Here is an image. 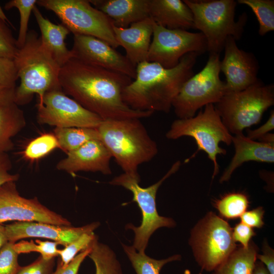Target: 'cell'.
<instances>
[{"label": "cell", "instance_id": "6da1fadb", "mask_svg": "<svg viewBox=\"0 0 274 274\" xmlns=\"http://www.w3.org/2000/svg\"><path fill=\"white\" fill-rule=\"evenodd\" d=\"M131 79L122 74L71 58L60 67L59 83L62 91L102 120L143 118L150 111L131 109L122 98Z\"/></svg>", "mask_w": 274, "mask_h": 274}, {"label": "cell", "instance_id": "52a82bcc", "mask_svg": "<svg viewBox=\"0 0 274 274\" xmlns=\"http://www.w3.org/2000/svg\"><path fill=\"white\" fill-rule=\"evenodd\" d=\"M273 105V84L259 80L244 90L225 94L214 106L228 131L235 135L258 124Z\"/></svg>", "mask_w": 274, "mask_h": 274}, {"label": "cell", "instance_id": "60d3db41", "mask_svg": "<svg viewBox=\"0 0 274 274\" xmlns=\"http://www.w3.org/2000/svg\"><path fill=\"white\" fill-rule=\"evenodd\" d=\"M256 233L253 228L246 224L240 222L232 229V237L235 241L239 242L244 248L249 246L251 238Z\"/></svg>", "mask_w": 274, "mask_h": 274}, {"label": "cell", "instance_id": "2e32d148", "mask_svg": "<svg viewBox=\"0 0 274 274\" xmlns=\"http://www.w3.org/2000/svg\"><path fill=\"white\" fill-rule=\"evenodd\" d=\"M224 49L220 71L226 77V94L244 90L260 80L258 62L252 53L240 49L232 37L226 40Z\"/></svg>", "mask_w": 274, "mask_h": 274}, {"label": "cell", "instance_id": "9a60e30c", "mask_svg": "<svg viewBox=\"0 0 274 274\" xmlns=\"http://www.w3.org/2000/svg\"><path fill=\"white\" fill-rule=\"evenodd\" d=\"M71 49L73 58L85 63L136 77V67L106 42L97 38L75 35Z\"/></svg>", "mask_w": 274, "mask_h": 274}, {"label": "cell", "instance_id": "9c48e42d", "mask_svg": "<svg viewBox=\"0 0 274 274\" xmlns=\"http://www.w3.org/2000/svg\"><path fill=\"white\" fill-rule=\"evenodd\" d=\"M189 244L202 270L213 271L233 252L236 245L228 222L210 212L191 231Z\"/></svg>", "mask_w": 274, "mask_h": 274}, {"label": "cell", "instance_id": "ee69618b", "mask_svg": "<svg viewBox=\"0 0 274 274\" xmlns=\"http://www.w3.org/2000/svg\"><path fill=\"white\" fill-rule=\"evenodd\" d=\"M257 259L265 265L270 274H274V252L266 242L263 243L262 254H257Z\"/></svg>", "mask_w": 274, "mask_h": 274}, {"label": "cell", "instance_id": "8fae6325", "mask_svg": "<svg viewBox=\"0 0 274 274\" xmlns=\"http://www.w3.org/2000/svg\"><path fill=\"white\" fill-rule=\"evenodd\" d=\"M220 54H210L204 67L188 79L174 98L172 107L179 119L195 116L209 104H216L226 94L225 83L220 78Z\"/></svg>", "mask_w": 274, "mask_h": 274}, {"label": "cell", "instance_id": "bcb514c9", "mask_svg": "<svg viewBox=\"0 0 274 274\" xmlns=\"http://www.w3.org/2000/svg\"><path fill=\"white\" fill-rule=\"evenodd\" d=\"M252 274H270L265 265L261 262H256Z\"/></svg>", "mask_w": 274, "mask_h": 274}, {"label": "cell", "instance_id": "ac0fdd59", "mask_svg": "<svg viewBox=\"0 0 274 274\" xmlns=\"http://www.w3.org/2000/svg\"><path fill=\"white\" fill-rule=\"evenodd\" d=\"M111 153L100 140H90L67 153L56 164V168L73 175L79 171L99 172L111 175Z\"/></svg>", "mask_w": 274, "mask_h": 274}, {"label": "cell", "instance_id": "4316f807", "mask_svg": "<svg viewBox=\"0 0 274 274\" xmlns=\"http://www.w3.org/2000/svg\"><path fill=\"white\" fill-rule=\"evenodd\" d=\"M95 265V274H123L121 264L114 251L97 238L88 256Z\"/></svg>", "mask_w": 274, "mask_h": 274}, {"label": "cell", "instance_id": "277c9868", "mask_svg": "<svg viewBox=\"0 0 274 274\" xmlns=\"http://www.w3.org/2000/svg\"><path fill=\"white\" fill-rule=\"evenodd\" d=\"M20 82L16 88L14 102L18 106L29 103L35 94L41 102L48 91L61 88L60 66L42 43L34 30H28L24 45L13 59Z\"/></svg>", "mask_w": 274, "mask_h": 274}, {"label": "cell", "instance_id": "7dc6e473", "mask_svg": "<svg viewBox=\"0 0 274 274\" xmlns=\"http://www.w3.org/2000/svg\"><path fill=\"white\" fill-rule=\"evenodd\" d=\"M257 140L262 143L274 144V134L268 132L260 137Z\"/></svg>", "mask_w": 274, "mask_h": 274}, {"label": "cell", "instance_id": "3957f363", "mask_svg": "<svg viewBox=\"0 0 274 274\" xmlns=\"http://www.w3.org/2000/svg\"><path fill=\"white\" fill-rule=\"evenodd\" d=\"M100 140L124 173L140 180L139 166L158 153L156 143L138 118L103 120Z\"/></svg>", "mask_w": 274, "mask_h": 274}, {"label": "cell", "instance_id": "74e56055", "mask_svg": "<svg viewBox=\"0 0 274 274\" xmlns=\"http://www.w3.org/2000/svg\"><path fill=\"white\" fill-rule=\"evenodd\" d=\"M55 258L47 260L41 255L31 264L20 267L17 274H53Z\"/></svg>", "mask_w": 274, "mask_h": 274}, {"label": "cell", "instance_id": "ab89813d", "mask_svg": "<svg viewBox=\"0 0 274 274\" xmlns=\"http://www.w3.org/2000/svg\"><path fill=\"white\" fill-rule=\"evenodd\" d=\"M12 162L7 153L0 152V187L19 179L18 174H11Z\"/></svg>", "mask_w": 274, "mask_h": 274}, {"label": "cell", "instance_id": "7bdbcfd3", "mask_svg": "<svg viewBox=\"0 0 274 274\" xmlns=\"http://www.w3.org/2000/svg\"><path fill=\"white\" fill-rule=\"evenodd\" d=\"M274 129V111H271L269 117L266 122L256 129H248L247 135L249 139L255 140H258L261 136L269 132Z\"/></svg>", "mask_w": 274, "mask_h": 274}, {"label": "cell", "instance_id": "7402d4cb", "mask_svg": "<svg viewBox=\"0 0 274 274\" xmlns=\"http://www.w3.org/2000/svg\"><path fill=\"white\" fill-rule=\"evenodd\" d=\"M150 17L157 24L170 29L194 28L193 16L181 0H150Z\"/></svg>", "mask_w": 274, "mask_h": 274}, {"label": "cell", "instance_id": "d590c367", "mask_svg": "<svg viewBox=\"0 0 274 274\" xmlns=\"http://www.w3.org/2000/svg\"><path fill=\"white\" fill-rule=\"evenodd\" d=\"M18 48L17 41L6 22L0 19V56L14 59Z\"/></svg>", "mask_w": 274, "mask_h": 274}, {"label": "cell", "instance_id": "8d00e7d4", "mask_svg": "<svg viewBox=\"0 0 274 274\" xmlns=\"http://www.w3.org/2000/svg\"><path fill=\"white\" fill-rule=\"evenodd\" d=\"M18 79L14 59L0 56V84L8 88H16Z\"/></svg>", "mask_w": 274, "mask_h": 274}, {"label": "cell", "instance_id": "5bb4252c", "mask_svg": "<svg viewBox=\"0 0 274 274\" xmlns=\"http://www.w3.org/2000/svg\"><path fill=\"white\" fill-rule=\"evenodd\" d=\"M9 221L71 225L67 219L48 209L37 198L28 199L21 196L15 182L0 187V224Z\"/></svg>", "mask_w": 274, "mask_h": 274}, {"label": "cell", "instance_id": "1f68e13d", "mask_svg": "<svg viewBox=\"0 0 274 274\" xmlns=\"http://www.w3.org/2000/svg\"><path fill=\"white\" fill-rule=\"evenodd\" d=\"M37 0H11L6 3L5 9L7 10L13 8L18 9L20 14V26L18 38L16 39L18 48L24 44L28 33V24L29 17Z\"/></svg>", "mask_w": 274, "mask_h": 274}, {"label": "cell", "instance_id": "d4e9b609", "mask_svg": "<svg viewBox=\"0 0 274 274\" xmlns=\"http://www.w3.org/2000/svg\"><path fill=\"white\" fill-rule=\"evenodd\" d=\"M257 250L253 242H250L247 248H236L212 271V274H252L257 260Z\"/></svg>", "mask_w": 274, "mask_h": 274}, {"label": "cell", "instance_id": "484cf974", "mask_svg": "<svg viewBox=\"0 0 274 274\" xmlns=\"http://www.w3.org/2000/svg\"><path fill=\"white\" fill-rule=\"evenodd\" d=\"M54 132L60 149L66 154L78 149L90 140H100L97 128L55 127Z\"/></svg>", "mask_w": 274, "mask_h": 274}, {"label": "cell", "instance_id": "603a6c76", "mask_svg": "<svg viewBox=\"0 0 274 274\" xmlns=\"http://www.w3.org/2000/svg\"><path fill=\"white\" fill-rule=\"evenodd\" d=\"M32 13L41 32L42 44L55 61L61 67L73 57L65 43L69 30L62 24H56L45 17L36 5Z\"/></svg>", "mask_w": 274, "mask_h": 274}, {"label": "cell", "instance_id": "e0dca14e", "mask_svg": "<svg viewBox=\"0 0 274 274\" xmlns=\"http://www.w3.org/2000/svg\"><path fill=\"white\" fill-rule=\"evenodd\" d=\"M99 225L98 222L77 227L38 222H16L5 226V228L9 242L38 237L51 239L65 247L83 233L93 232Z\"/></svg>", "mask_w": 274, "mask_h": 274}, {"label": "cell", "instance_id": "4dcf8cb0", "mask_svg": "<svg viewBox=\"0 0 274 274\" xmlns=\"http://www.w3.org/2000/svg\"><path fill=\"white\" fill-rule=\"evenodd\" d=\"M58 148L60 146L54 134L44 133L32 140L25 147L23 155L26 160L35 161Z\"/></svg>", "mask_w": 274, "mask_h": 274}, {"label": "cell", "instance_id": "681fc988", "mask_svg": "<svg viewBox=\"0 0 274 274\" xmlns=\"http://www.w3.org/2000/svg\"><path fill=\"white\" fill-rule=\"evenodd\" d=\"M0 19L2 20L3 21L6 22H9V23H10L9 20H8L7 17L6 16L5 13H4L1 6H0Z\"/></svg>", "mask_w": 274, "mask_h": 274}, {"label": "cell", "instance_id": "44dd1931", "mask_svg": "<svg viewBox=\"0 0 274 274\" xmlns=\"http://www.w3.org/2000/svg\"><path fill=\"white\" fill-rule=\"evenodd\" d=\"M90 4L107 15L113 25L128 27L150 17V0H90Z\"/></svg>", "mask_w": 274, "mask_h": 274}, {"label": "cell", "instance_id": "d6a6232c", "mask_svg": "<svg viewBox=\"0 0 274 274\" xmlns=\"http://www.w3.org/2000/svg\"><path fill=\"white\" fill-rule=\"evenodd\" d=\"M58 244L54 241H21L14 244V249L18 254L38 252L44 259L49 260L58 256Z\"/></svg>", "mask_w": 274, "mask_h": 274}, {"label": "cell", "instance_id": "ffe728a7", "mask_svg": "<svg viewBox=\"0 0 274 274\" xmlns=\"http://www.w3.org/2000/svg\"><path fill=\"white\" fill-rule=\"evenodd\" d=\"M231 141L234 154L221 176L220 183L228 181L234 171L246 162H274V144L251 140L243 133L232 135Z\"/></svg>", "mask_w": 274, "mask_h": 274}, {"label": "cell", "instance_id": "5b68a950", "mask_svg": "<svg viewBox=\"0 0 274 274\" xmlns=\"http://www.w3.org/2000/svg\"><path fill=\"white\" fill-rule=\"evenodd\" d=\"M183 2L191 10L194 28L200 31L205 37L207 51L219 54L224 49L229 37L236 41L243 33L247 20L244 13L235 20L237 2L234 0L192 1Z\"/></svg>", "mask_w": 274, "mask_h": 274}, {"label": "cell", "instance_id": "f1b7e54d", "mask_svg": "<svg viewBox=\"0 0 274 274\" xmlns=\"http://www.w3.org/2000/svg\"><path fill=\"white\" fill-rule=\"evenodd\" d=\"M237 3L251 9L259 23L260 36H264L274 30L273 0H238Z\"/></svg>", "mask_w": 274, "mask_h": 274}, {"label": "cell", "instance_id": "e575fe53", "mask_svg": "<svg viewBox=\"0 0 274 274\" xmlns=\"http://www.w3.org/2000/svg\"><path fill=\"white\" fill-rule=\"evenodd\" d=\"M7 242L0 249V274H17L21 267L18 254L14 249V244Z\"/></svg>", "mask_w": 274, "mask_h": 274}, {"label": "cell", "instance_id": "83f0119b", "mask_svg": "<svg viewBox=\"0 0 274 274\" xmlns=\"http://www.w3.org/2000/svg\"><path fill=\"white\" fill-rule=\"evenodd\" d=\"M125 253L136 274H159L163 266L167 263L180 260V255H174L166 259L157 260L138 252L132 246L122 244Z\"/></svg>", "mask_w": 274, "mask_h": 274}, {"label": "cell", "instance_id": "c3c4849f", "mask_svg": "<svg viewBox=\"0 0 274 274\" xmlns=\"http://www.w3.org/2000/svg\"><path fill=\"white\" fill-rule=\"evenodd\" d=\"M8 242L5 226L0 224V249Z\"/></svg>", "mask_w": 274, "mask_h": 274}, {"label": "cell", "instance_id": "f35d334b", "mask_svg": "<svg viewBox=\"0 0 274 274\" xmlns=\"http://www.w3.org/2000/svg\"><path fill=\"white\" fill-rule=\"evenodd\" d=\"M92 245L78 254L66 266H62L58 263L56 269L53 274H77L82 263L90 252Z\"/></svg>", "mask_w": 274, "mask_h": 274}, {"label": "cell", "instance_id": "d6986e66", "mask_svg": "<svg viewBox=\"0 0 274 274\" xmlns=\"http://www.w3.org/2000/svg\"><path fill=\"white\" fill-rule=\"evenodd\" d=\"M154 21L150 17L123 28L113 26L116 41L125 50L126 57L134 66L147 61Z\"/></svg>", "mask_w": 274, "mask_h": 274}, {"label": "cell", "instance_id": "f546056e", "mask_svg": "<svg viewBox=\"0 0 274 274\" xmlns=\"http://www.w3.org/2000/svg\"><path fill=\"white\" fill-rule=\"evenodd\" d=\"M248 196L242 192L226 194L215 202V207L220 215L227 219H234L241 216L249 207Z\"/></svg>", "mask_w": 274, "mask_h": 274}, {"label": "cell", "instance_id": "cb8c5ba5", "mask_svg": "<svg viewBox=\"0 0 274 274\" xmlns=\"http://www.w3.org/2000/svg\"><path fill=\"white\" fill-rule=\"evenodd\" d=\"M26 125L23 111L15 102L0 106V152L13 149L12 138Z\"/></svg>", "mask_w": 274, "mask_h": 274}, {"label": "cell", "instance_id": "7c38bea8", "mask_svg": "<svg viewBox=\"0 0 274 274\" xmlns=\"http://www.w3.org/2000/svg\"><path fill=\"white\" fill-rule=\"evenodd\" d=\"M152 36L147 61L166 68L177 66L182 57L189 53L200 55L207 51L205 37L200 32L168 29L154 22Z\"/></svg>", "mask_w": 274, "mask_h": 274}, {"label": "cell", "instance_id": "836d02e7", "mask_svg": "<svg viewBox=\"0 0 274 274\" xmlns=\"http://www.w3.org/2000/svg\"><path fill=\"white\" fill-rule=\"evenodd\" d=\"M97 238V236L93 232L83 233L63 249L58 250V256H59V260L58 263L62 266H66L79 252L89 248Z\"/></svg>", "mask_w": 274, "mask_h": 274}, {"label": "cell", "instance_id": "b9f144b4", "mask_svg": "<svg viewBox=\"0 0 274 274\" xmlns=\"http://www.w3.org/2000/svg\"><path fill=\"white\" fill-rule=\"evenodd\" d=\"M264 214V210L261 207L246 211L240 217L241 222L252 228H261L264 224L263 221Z\"/></svg>", "mask_w": 274, "mask_h": 274}, {"label": "cell", "instance_id": "ba28073f", "mask_svg": "<svg viewBox=\"0 0 274 274\" xmlns=\"http://www.w3.org/2000/svg\"><path fill=\"white\" fill-rule=\"evenodd\" d=\"M181 165V161H177L159 181L146 188L140 186V180L124 173L115 177L109 182L111 185L122 186L131 191L133 195L132 200L136 202L141 209L142 215L141 225L136 227L129 223L126 226V229L132 230L134 233L132 246L138 252L145 253L149 240L157 229L161 227H174L176 225V222L173 219L158 214L156 206V196L162 183L177 172Z\"/></svg>", "mask_w": 274, "mask_h": 274}, {"label": "cell", "instance_id": "30bf717a", "mask_svg": "<svg viewBox=\"0 0 274 274\" xmlns=\"http://www.w3.org/2000/svg\"><path fill=\"white\" fill-rule=\"evenodd\" d=\"M37 5L53 12L74 35L92 36L114 48L119 46L112 21L86 0H37Z\"/></svg>", "mask_w": 274, "mask_h": 274}, {"label": "cell", "instance_id": "7a4b0ae2", "mask_svg": "<svg viewBox=\"0 0 274 274\" xmlns=\"http://www.w3.org/2000/svg\"><path fill=\"white\" fill-rule=\"evenodd\" d=\"M199 55L189 53L172 68L148 61L140 63L136 66L135 79L123 91L124 102L135 110L168 113L182 86L193 75Z\"/></svg>", "mask_w": 274, "mask_h": 274}, {"label": "cell", "instance_id": "f6af8a7d", "mask_svg": "<svg viewBox=\"0 0 274 274\" xmlns=\"http://www.w3.org/2000/svg\"><path fill=\"white\" fill-rule=\"evenodd\" d=\"M16 88H8L0 84V106L14 102Z\"/></svg>", "mask_w": 274, "mask_h": 274}, {"label": "cell", "instance_id": "4fadbf2b", "mask_svg": "<svg viewBox=\"0 0 274 274\" xmlns=\"http://www.w3.org/2000/svg\"><path fill=\"white\" fill-rule=\"evenodd\" d=\"M38 122L55 127L97 128L102 119L66 95L61 88L47 92L37 105Z\"/></svg>", "mask_w": 274, "mask_h": 274}, {"label": "cell", "instance_id": "8992f818", "mask_svg": "<svg viewBox=\"0 0 274 274\" xmlns=\"http://www.w3.org/2000/svg\"><path fill=\"white\" fill-rule=\"evenodd\" d=\"M165 136L170 140L183 136L193 138L197 149L187 160L194 157L198 151H203L213 163L212 179L219 172L217 156L226 154V151L220 147V143H224L227 145L232 143V135L223 123L212 104L205 106L203 110H200L196 116L174 121Z\"/></svg>", "mask_w": 274, "mask_h": 274}]
</instances>
